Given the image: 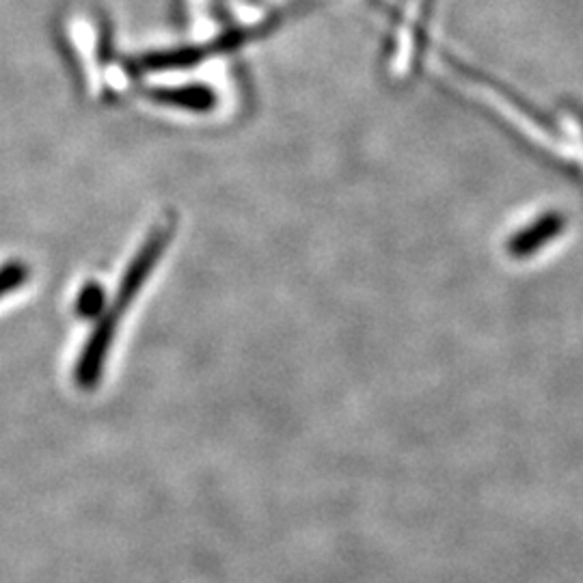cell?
Instances as JSON below:
<instances>
[{"label":"cell","instance_id":"obj_1","mask_svg":"<svg viewBox=\"0 0 583 583\" xmlns=\"http://www.w3.org/2000/svg\"><path fill=\"white\" fill-rule=\"evenodd\" d=\"M174 231H176L174 221H169V223H163L158 229H154V233L145 240V244L136 253L135 260L131 262V267L124 272V279L119 283L117 303L113 308L117 314L124 315V312L135 303L136 294L140 292V288L149 279L152 270L156 269V264H158L160 256L165 253V249L169 247V242L174 238Z\"/></svg>","mask_w":583,"mask_h":583},{"label":"cell","instance_id":"obj_4","mask_svg":"<svg viewBox=\"0 0 583 583\" xmlns=\"http://www.w3.org/2000/svg\"><path fill=\"white\" fill-rule=\"evenodd\" d=\"M29 279V269L20 262H11V264H4L0 269V296L13 292L15 288H20L24 281Z\"/></svg>","mask_w":583,"mask_h":583},{"label":"cell","instance_id":"obj_3","mask_svg":"<svg viewBox=\"0 0 583 583\" xmlns=\"http://www.w3.org/2000/svg\"><path fill=\"white\" fill-rule=\"evenodd\" d=\"M106 312V292L100 283H87L76 299V314L85 320H97Z\"/></svg>","mask_w":583,"mask_h":583},{"label":"cell","instance_id":"obj_2","mask_svg":"<svg viewBox=\"0 0 583 583\" xmlns=\"http://www.w3.org/2000/svg\"><path fill=\"white\" fill-rule=\"evenodd\" d=\"M119 320H122V315L117 314L113 308L106 310L104 314L97 317L95 329L91 331L90 340L85 344V351H83L79 365H76V372H74L76 385L81 389L90 392V389H95L100 385L104 361H106V355L111 351V344L115 340Z\"/></svg>","mask_w":583,"mask_h":583}]
</instances>
